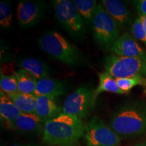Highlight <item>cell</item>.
I'll return each mask as SVG.
<instances>
[{
	"instance_id": "6da1fadb",
	"label": "cell",
	"mask_w": 146,
	"mask_h": 146,
	"mask_svg": "<svg viewBox=\"0 0 146 146\" xmlns=\"http://www.w3.org/2000/svg\"><path fill=\"white\" fill-rule=\"evenodd\" d=\"M109 127L120 137L146 134V103L140 99L125 102L111 116Z\"/></svg>"
},
{
	"instance_id": "7a4b0ae2",
	"label": "cell",
	"mask_w": 146,
	"mask_h": 146,
	"mask_svg": "<svg viewBox=\"0 0 146 146\" xmlns=\"http://www.w3.org/2000/svg\"><path fill=\"white\" fill-rule=\"evenodd\" d=\"M84 133L81 119L60 112L44 124L43 141L48 146H77Z\"/></svg>"
},
{
	"instance_id": "3957f363",
	"label": "cell",
	"mask_w": 146,
	"mask_h": 146,
	"mask_svg": "<svg viewBox=\"0 0 146 146\" xmlns=\"http://www.w3.org/2000/svg\"><path fill=\"white\" fill-rule=\"evenodd\" d=\"M38 43L46 54L61 62L72 66L82 62V56L78 49L57 32H46Z\"/></svg>"
},
{
	"instance_id": "277c9868",
	"label": "cell",
	"mask_w": 146,
	"mask_h": 146,
	"mask_svg": "<svg viewBox=\"0 0 146 146\" xmlns=\"http://www.w3.org/2000/svg\"><path fill=\"white\" fill-rule=\"evenodd\" d=\"M52 2L56 18L62 27L73 39H83L86 34V25L78 12L74 1L54 0Z\"/></svg>"
},
{
	"instance_id": "5b68a950",
	"label": "cell",
	"mask_w": 146,
	"mask_h": 146,
	"mask_svg": "<svg viewBox=\"0 0 146 146\" xmlns=\"http://www.w3.org/2000/svg\"><path fill=\"white\" fill-rule=\"evenodd\" d=\"M92 27L95 41L101 47H111L120 36L119 26L102 3L97 5Z\"/></svg>"
},
{
	"instance_id": "8992f818",
	"label": "cell",
	"mask_w": 146,
	"mask_h": 146,
	"mask_svg": "<svg viewBox=\"0 0 146 146\" xmlns=\"http://www.w3.org/2000/svg\"><path fill=\"white\" fill-rule=\"evenodd\" d=\"M104 68L115 78L141 75L146 72V57L127 58L110 55L105 58Z\"/></svg>"
},
{
	"instance_id": "52a82bcc",
	"label": "cell",
	"mask_w": 146,
	"mask_h": 146,
	"mask_svg": "<svg viewBox=\"0 0 146 146\" xmlns=\"http://www.w3.org/2000/svg\"><path fill=\"white\" fill-rule=\"evenodd\" d=\"M96 100L95 90L89 85H82L67 97L61 112L83 119L90 114Z\"/></svg>"
},
{
	"instance_id": "ba28073f",
	"label": "cell",
	"mask_w": 146,
	"mask_h": 146,
	"mask_svg": "<svg viewBox=\"0 0 146 146\" xmlns=\"http://www.w3.org/2000/svg\"><path fill=\"white\" fill-rule=\"evenodd\" d=\"M86 146H120L121 137L100 118L95 116L85 126Z\"/></svg>"
},
{
	"instance_id": "9c48e42d",
	"label": "cell",
	"mask_w": 146,
	"mask_h": 146,
	"mask_svg": "<svg viewBox=\"0 0 146 146\" xmlns=\"http://www.w3.org/2000/svg\"><path fill=\"white\" fill-rule=\"evenodd\" d=\"M43 1H21L17 7V18L22 29L35 26L43 18L47 10Z\"/></svg>"
},
{
	"instance_id": "30bf717a",
	"label": "cell",
	"mask_w": 146,
	"mask_h": 146,
	"mask_svg": "<svg viewBox=\"0 0 146 146\" xmlns=\"http://www.w3.org/2000/svg\"><path fill=\"white\" fill-rule=\"evenodd\" d=\"M110 51L115 55L127 58L146 57L145 51L136 39L127 33H124L118 37L110 47Z\"/></svg>"
},
{
	"instance_id": "8fae6325",
	"label": "cell",
	"mask_w": 146,
	"mask_h": 146,
	"mask_svg": "<svg viewBox=\"0 0 146 146\" xmlns=\"http://www.w3.org/2000/svg\"><path fill=\"white\" fill-rule=\"evenodd\" d=\"M45 124L35 114H21L9 127L25 135H36L43 131Z\"/></svg>"
},
{
	"instance_id": "7c38bea8",
	"label": "cell",
	"mask_w": 146,
	"mask_h": 146,
	"mask_svg": "<svg viewBox=\"0 0 146 146\" xmlns=\"http://www.w3.org/2000/svg\"><path fill=\"white\" fill-rule=\"evenodd\" d=\"M102 3L120 28H124L131 25L132 16L123 2L118 0H103Z\"/></svg>"
},
{
	"instance_id": "4fadbf2b",
	"label": "cell",
	"mask_w": 146,
	"mask_h": 146,
	"mask_svg": "<svg viewBox=\"0 0 146 146\" xmlns=\"http://www.w3.org/2000/svg\"><path fill=\"white\" fill-rule=\"evenodd\" d=\"M60 108L55 99L47 96L36 97L35 114L45 123L60 114Z\"/></svg>"
},
{
	"instance_id": "5bb4252c",
	"label": "cell",
	"mask_w": 146,
	"mask_h": 146,
	"mask_svg": "<svg viewBox=\"0 0 146 146\" xmlns=\"http://www.w3.org/2000/svg\"><path fill=\"white\" fill-rule=\"evenodd\" d=\"M64 91V85L62 82L54 78H45L37 81L34 96H47L55 99L62 95Z\"/></svg>"
},
{
	"instance_id": "9a60e30c",
	"label": "cell",
	"mask_w": 146,
	"mask_h": 146,
	"mask_svg": "<svg viewBox=\"0 0 146 146\" xmlns=\"http://www.w3.org/2000/svg\"><path fill=\"white\" fill-rule=\"evenodd\" d=\"M18 65L22 69L28 71L36 79H43L49 78L50 68L46 64L35 58H25L18 62Z\"/></svg>"
},
{
	"instance_id": "2e32d148",
	"label": "cell",
	"mask_w": 146,
	"mask_h": 146,
	"mask_svg": "<svg viewBox=\"0 0 146 146\" xmlns=\"http://www.w3.org/2000/svg\"><path fill=\"white\" fill-rule=\"evenodd\" d=\"M0 116L1 120L10 125L23 112L16 106L8 96L0 93Z\"/></svg>"
},
{
	"instance_id": "e0dca14e",
	"label": "cell",
	"mask_w": 146,
	"mask_h": 146,
	"mask_svg": "<svg viewBox=\"0 0 146 146\" xmlns=\"http://www.w3.org/2000/svg\"><path fill=\"white\" fill-rule=\"evenodd\" d=\"M9 98L24 114H35V112L36 97L34 95L23 94L19 91L9 96Z\"/></svg>"
},
{
	"instance_id": "ac0fdd59",
	"label": "cell",
	"mask_w": 146,
	"mask_h": 146,
	"mask_svg": "<svg viewBox=\"0 0 146 146\" xmlns=\"http://www.w3.org/2000/svg\"><path fill=\"white\" fill-rule=\"evenodd\" d=\"M14 74L17 78L20 92L34 95L38 80L28 71L22 68L16 71Z\"/></svg>"
},
{
	"instance_id": "d6986e66",
	"label": "cell",
	"mask_w": 146,
	"mask_h": 146,
	"mask_svg": "<svg viewBox=\"0 0 146 146\" xmlns=\"http://www.w3.org/2000/svg\"><path fill=\"white\" fill-rule=\"evenodd\" d=\"M100 83L98 88L95 90V96H99L102 92H110L116 94H125V93L118 87L116 78L107 72H103L99 74Z\"/></svg>"
},
{
	"instance_id": "ffe728a7",
	"label": "cell",
	"mask_w": 146,
	"mask_h": 146,
	"mask_svg": "<svg viewBox=\"0 0 146 146\" xmlns=\"http://www.w3.org/2000/svg\"><path fill=\"white\" fill-rule=\"evenodd\" d=\"M78 12L86 25H92L96 13L97 4L94 0H76L74 1Z\"/></svg>"
},
{
	"instance_id": "44dd1931",
	"label": "cell",
	"mask_w": 146,
	"mask_h": 146,
	"mask_svg": "<svg viewBox=\"0 0 146 146\" xmlns=\"http://www.w3.org/2000/svg\"><path fill=\"white\" fill-rule=\"evenodd\" d=\"M0 87L1 91L8 96L19 92L17 78L15 74L5 75L1 73L0 78Z\"/></svg>"
},
{
	"instance_id": "7402d4cb",
	"label": "cell",
	"mask_w": 146,
	"mask_h": 146,
	"mask_svg": "<svg viewBox=\"0 0 146 146\" xmlns=\"http://www.w3.org/2000/svg\"><path fill=\"white\" fill-rule=\"evenodd\" d=\"M116 81L118 87L125 94L131 91L133 87L137 85L144 83L141 75H137L131 78H116Z\"/></svg>"
},
{
	"instance_id": "603a6c76",
	"label": "cell",
	"mask_w": 146,
	"mask_h": 146,
	"mask_svg": "<svg viewBox=\"0 0 146 146\" xmlns=\"http://www.w3.org/2000/svg\"><path fill=\"white\" fill-rule=\"evenodd\" d=\"M12 10L10 3L1 1L0 3V24L3 28H8L12 23Z\"/></svg>"
},
{
	"instance_id": "cb8c5ba5",
	"label": "cell",
	"mask_w": 146,
	"mask_h": 146,
	"mask_svg": "<svg viewBox=\"0 0 146 146\" xmlns=\"http://www.w3.org/2000/svg\"><path fill=\"white\" fill-rule=\"evenodd\" d=\"M131 32L135 39L146 45V31L141 18H137L131 27Z\"/></svg>"
},
{
	"instance_id": "d4e9b609",
	"label": "cell",
	"mask_w": 146,
	"mask_h": 146,
	"mask_svg": "<svg viewBox=\"0 0 146 146\" xmlns=\"http://www.w3.org/2000/svg\"><path fill=\"white\" fill-rule=\"evenodd\" d=\"M135 8L141 16H146V0H137L133 1Z\"/></svg>"
},
{
	"instance_id": "484cf974",
	"label": "cell",
	"mask_w": 146,
	"mask_h": 146,
	"mask_svg": "<svg viewBox=\"0 0 146 146\" xmlns=\"http://www.w3.org/2000/svg\"><path fill=\"white\" fill-rule=\"evenodd\" d=\"M140 18H141L142 22H143V24L144 25V27H145V31H146V16H140Z\"/></svg>"
},
{
	"instance_id": "4316f807",
	"label": "cell",
	"mask_w": 146,
	"mask_h": 146,
	"mask_svg": "<svg viewBox=\"0 0 146 146\" xmlns=\"http://www.w3.org/2000/svg\"><path fill=\"white\" fill-rule=\"evenodd\" d=\"M133 146H146V140L139 142V143H136L135 145H134Z\"/></svg>"
},
{
	"instance_id": "83f0119b",
	"label": "cell",
	"mask_w": 146,
	"mask_h": 146,
	"mask_svg": "<svg viewBox=\"0 0 146 146\" xmlns=\"http://www.w3.org/2000/svg\"><path fill=\"white\" fill-rule=\"evenodd\" d=\"M12 146H32V145H18V144H14V145H12Z\"/></svg>"
},
{
	"instance_id": "f1b7e54d",
	"label": "cell",
	"mask_w": 146,
	"mask_h": 146,
	"mask_svg": "<svg viewBox=\"0 0 146 146\" xmlns=\"http://www.w3.org/2000/svg\"><path fill=\"white\" fill-rule=\"evenodd\" d=\"M145 86H146V83H145Z\"/></svg>"
}]
</instances>
